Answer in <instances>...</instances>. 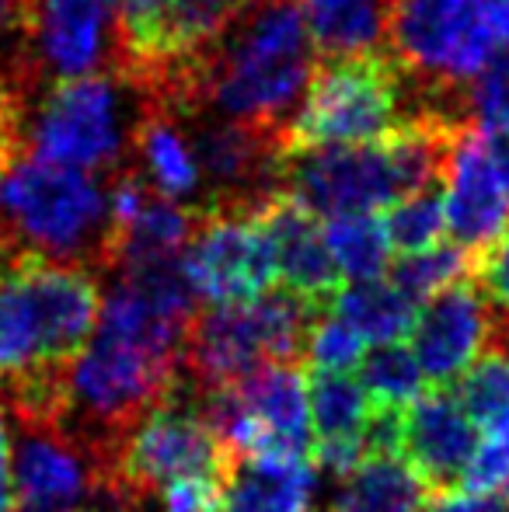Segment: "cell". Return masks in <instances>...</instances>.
I'll list each match as a JSON object with an SVG mask.
<instances>
[{"mask_svg":"<svg viewBox=\"0 0 509 512\" xmlns=\"http://www.w3.org/2000/svg\"><path fill=\"white\" fill-rule=\"evenodd\" d=\"M471 122L482 133L509 140V49L503 56H492L489 67L471 81Z\"/></svg>","mask_w":509,"mask_h":512,"instance_id":"cell-28","label":"cell"},{"mask_svg":"<svg viewBox=\"0 0 509 512\" xmlns=\"http://www.w3.org/2000/svg\"><path fill=\"white\" fill-rule=\"evenodd\" d=\"M492 342L499 345V352H506L509 356V317L506 321H499V317L492 321Z\"/></svg>","mask_w":509,"mask_h":512,"instance_id":"cell-36","label":"cell"},{"mask_svg":"<svg viewBox=\"0 0 509 512\" xmlns=\"http://www.w3.org/2000/svg\"><path fill=\"white\" fill-rule=\"evenodd\" d=\"M475 425L457 394L436 387L401 411V457L433 492H454L475 453Z\"/></svg>","mask_w":509,"mask_h":512,"instance_id":"cell-15","label":"cell"},{"mask_svg":"<svg viewBox=\"0 0 509 512\" xmlns=\"http://www.w3.org/2000/svg\"><path fill=\"white\" fill-rule=\"evenodd\" d=\"M314 460H265L224 446L217 512H311Z\"/></svg>","mask_w":509,"mask_h":512,"instance_id":"cell-16","label":"cell"},{"mask_svg":"<svg viewBox=\"0 0 509 512\" xmlns=\"http://www.w3.org/2000/svg\"><path fill=\"white\" fill-rule=\"evenodd\" d=\"M297 7L325 56L370 53L387 32V0H297Z\"/></svg>","mask_w":509,"mask_h":512,"instance_id":"cell-19","label":"cell"},{"mask_svg":"<svg viewBox=\"0 0 509 512\" xmlns=\"http://www.w3.org/2000/svg\"><path fill=\"white\" fill-rule=\"evenodd\" d=\"M116 11L119 0H32L28 11L32 63L56 74V81L98 74Z\"/></svg>","mask_w":509,"mask_h":512,"instance_id":"cell-14","label":"cell"},{"mask_svg":"<svg viewBox=\"0 0 509 512\" xmlns=\"http://www.w3.org/2000/svg\"><path fill=\"white\" fill-rule=\"evenodd\" d=\"M182 269L203 304L252 300L276 279L269 241L252 216L206 206H199V227L182 255Z\"/></svg>","mask_w":509,"mask_h":512,"instance_id":"cell-10","label":"cell"},{"mask_svg":"<svg viewBox=\"0 0 509 512\" xmlns=\"http://www.w3.org/2000/svg\"><path fill=\"white\" fill-rule=\"evenodd\" d=\"M426 512H509V502L503 495H475V492H440L433 506H426Z\"/></svg>","mask_w":509,"mask_h":512,"instance_id":"cell-32","label":"cell"},{"mask_svg":"<svg viewBox=\"0 0 509 512\" xmlns=\"http://www.w3.org/2000/svg\"><path fill=\"white\" fill-rule=\"evenodd\" d=\"M252 220L269 241L272 269L286 290L311 300L321 310H332L342 290V272L325 244V227L318 213L279 189L252 209Z\"/></svg>","mask_w":509,"mask_h":512,"instance_id":"cell-12","label":"cell"},{"mask_svg":"<svg viewBox=\"0 0 509 512\" xmlns=\"http://www.w3.org/2000/svg\"><path fill=\"white\" fill-rule=\"evenodd\" d=\"M325 244L339 265L342 279H353V283L381 279L387 262H391V241H387L384 220L377 213L328 216Z\"/></svg>","mask_w":509,"mask_h":512,"instance_id":"cell-22","label":"cell"},{"mask_svg":"<svg viewBox=\"0 0 509 512\" xmlns=\"http://www.w3.org/2000/svg\"><path fill=\"white\" fill-rule=\"evenodd\" d=\"M4 209L18 248L88 265L102 279L109 251V196L88 171L21 154L7 168Z\"/></svg>","mask_w":509,"mask_h":512,"instance_id":"cell-4","label":"cell"},{"mask_svg":"<svg viewBox=\"0 0 509 512\" xmlns=\"http://www.w3.org/2000/svg\"><path fill=\"white\" fill-rule=\"evenodd\" d=\"M367 342L349 328L342 317H335L332 310L314 321L311 335H307V349H304V363H311V370H339L349 373L360 366Z\"/></svg>","mask_w":509,"mask_h":512,"instance_id":"cell-27","label":"cell"},{"mask_svg":"<svg viewBox=\"0 0 509 512\" xmlns=\"http://www.w3.org/2000/svg\"><path fill=\"white\" fill-rule=\"evenodd\" d=\"M492 310L485 297L461 283L447 286L419 307L412 324V356L419 359L422 377L436 387L457 380L492 342Z\"/></svg>","mask_w":509,"mask_h":512,"instance_id":"cell-13","label":"cell"},{"mask_svg":"<svg viewBox=\"0 0 509 512\" xmlns=\"http://www.w3.org/2000/svg\"><path fill=\"white\" fill-rule=\"evenodd\" d=\"M391 269V283L398 286L401 293L422 304V300L436 297L447 286L461 283V279L471 276V251L461 248V244H433L426 251H412V255H401Z\"/></svg>","mask_w":509,"mask_h":512,"instance_id":"cell-24","label":"cell"},{"mask_svg":"<svg viewBox=\"0 0 509 512\" xmlns=\"http://www.w3.org/2000/svg\"><path fill=\"white\" fill-rule=\"evenodd\" d=\"M321 314L286 286L252 300L199 304L182 345V384L210 391L238 384L262 363H304L307 335Z\"/></svg>","mask_w":509,"mask_h":512,"instance_id":"cell-3","label":"cell"},{"mask_svg":"<svg viewBox=\"0 0 509 512\" xmlns=\"http://www.w3.org/2000/svg\"><path fill=\"white\" fill-rule=\"evenodd\" d=\"M461 492L475 495H503L509 492V432L485 436L475 446L468 467L461 474Z\"/></svg>","mask_w":509,"mask_h":512,"instance_id":"cell-29","label":"cell"},{"mask_svg":"<svg viewBox=\"0 0 509 512\" xmlns=\"http://www.w3.org/2000/svg\"><path fill=\"white\" fill-rule=\"evenodd\" d=\"M443 213L454 241L471 255L489 248L509 223L503 147L475 122H464L450 143L447 168H443Z\"/></svg>","mask_w":509,"mask_h":512,"instance_id":"cell-11","label":"cell"},{"mask_svg":"<svg viewBox=\"0 0 509 512\" xmlns=\"http://www.w3.org/2000/svg\"><path fill=\"white\" fill-rule=\"evenodd\" d=\"M307 401H311L314 443L367 446V422L374 415V401L360 384V377L339 370H311L307 373Z\"/></svg>","mask_w":509,"mask_h":512,"instance_id":"cell-20","label":"cell"},{"mask_svg":"<svg viewBox=\"0 0 509 512\" xmlns=\"http://www.w3.org/2000/svg\"><path fill=\"white\" fill-rule=\"evenodd\" d=\"M67 512H95V509H67Z\"/></svg>","mask_w":509,"mask_h":512,"instance_id":"cell-39","label":"cell"},{"mask_svg":"<svg viewBox=\"0 0 509 512\" xmlns=\"http://www.w3.org/2000/svg\"><path fill=\"white\" fill-rule=\"evenodd\" d=\"M401 67L394 56L370 49L353 56H328L307 81L300 112L283 133L286 150L349 147L384 136L398 126Z\"/></svg>","mask_w":509,"mask_h":512,"instance_id":"cell-5","label":"cell"},{"mask_svg":"<svg viewBox=\"0 0 509 512\" xmlns=\"http://www.w3.org/2000/svg\"><path fill=\"white\" fill-rule=\"evenodd\" d=\"M398 67L443 91L471 84L496 56L475 0H387V32Z\"/></svg>","mask_w":509,"mask_h":512,"instance_id":"cell-7","label":"cell"},{"mask_svg":"<svg viewBox=\"0 0 509 512\" xmlns=\"http://www.w3.org/2000/svg\"><path fill=\"white\" fill-rule=\"evenodd\" d=\"M14 512H67L102 492V467L63 422L11 418Z\"/></svg>","mask_w":509,"mask_h":512,"instance_id":"cell-9","label":"cell"},{"mask_svg":"<svg viewBox=\"0 0 509 512\" xmlns=\"http://www.w3.org/2000/svg\"><path fill=\"white\" fill-rule=\"evenodd\" d=\"M25 154L77 171L112 168L123 154V122L109 77L56 81L25 129Z\"/></svg>","mask_w":509,"mask_h":512,"instance_id":"cell-8","label":"cell"},{"mask_svg":"<svg viewBox=\"0 0 509 512\" xmlns=\"http://www.w3.org/2000/svg\"><path fill=\"white\" fill-rule=\"evenodd\" d=\"M499 147H503V164H506V185H509V140H499Z\"/></svg>","mask_w":509,"mask_h":512,"instance_id":"cell-37","label":"cell"},{"mask_svg":"<svg viewBox=\"0 0 509 512\" xmlns=\"http://www.w3.org/2000/svg\"><path fill=\"white\" fill-rule=\"evenodd\" d=\"M332 314L342 317L367 345L401 342L412 331L419 304L408 293H401L391 279H367L339 290Z\"/></svg>","mask_w":509,"mask_h":512,"instance_id":"cell-21","label":"cell"},{"mask_svg":"<svg viewBox=\"0 0 509 512\" xmlns=\"http://www.w3.org/2000/svg\"><path fill=\"white\" fill-rule=\"evenodd\" d=\"M161 512H217V481L189 478L175 481L161 492Z\"/></svg>","mask_w":509,"mask_h":512,"instance_id":"cell-31","label":"cell"},{"mask_svg":"<svg viewBox=\"0 0 509 512\" xmlns=\"http://www.w3.org/2000/svg\"><path fill=\"white\" fill-rule=\"evenodd\" d=\"M18 150L4 147L0 143V258L11 255V251H18V241H14V230H11V220H7V209H4V175L7 168H11L14 161H18Z\"/></svg>","mask_w":509,"mask_h":512,"instance_id":"cell-34","label":"cell"},{"mask_svg":"<svg viewBox=\"0 0 509 512\" xmlns=\"http://www.w3.org/2000/svg\"><path fill=\"white\" fill-rule=\"evenodd\" d=\"M227 4H238V7H248L252 0H227Z\"/></svg>","mask_w":509,"mask_h":512,"instance_id":"cell-38","label":"cell"},{"mask_svg":"<svg viewBox=\"0 0 509 512\" xmlns=\"http://www.w3.org/2000/svg\"><path fill=\"white\" fill-rule=\"evenodd\" d=\"M471 276L478 293L509 314V230H503L489 248L471 255Z\"/></svg>","mask_w":509,"mask_h":512,"instance_id":"cell-30","label":"cell"},{"mask_svg":"<svg viewBox=\"0 0 509 512\" xmlns=\"http://www.w3.org/2000/svg\"><path fill=\"white\" fill-rule=\"evenodd\" d=\"M102 314V279L88 265L18 248L0 258V380L67 366Z\"/></svg>","mask_w":509,"mask_h":512,"instance_id":"cell-2","label":"cell"},{"mask_svg":"<svg viewBox=\"0 0 509 512\" xmlns=\"http://www.w3.org/2000/svg\"><path fill=\"white\" fill-rule=\"evenodd\" d=\"M0 512H14V481H11V436H7L4 408H0Z\"/></svg>","mask_w":509,"mask_h":512,"instance_id":"cell-35","label":"cell"},{"mask_svg":"<svg viewBox=\"0 0 509 512\" xmlns=\"http://www.w3.org/2000/svg\"><path fill=\"white\" fill-rule=\"evenodd\" d=\"M387 241L391 248H398L401 255H412V251H426L433 244H440V234L447 230V213H443V192L419 189L412 196H401L398 203L387 206L381 216Z\"/></svg>","mask_w":509,"mask_h":512,"instance_id":"cell-26","label":"cell"},{"mask_svg":"<svg viewBox=\"0 0 509 512\" xmlns=\"http://www.w3.org/2000/svg\"><path fill=\"white\" fill-rule=\"evenodd\" d=\"M360 384L367 387L374 405H391L405 408L408 401H415L422 394V366L412 356V349L398 342L377 345V349L363 352L360 359Z\"/></svg>","mask_w":509,"mask_h":512,"instance_id":"cell-25","label":"cell"},{"mask_svg":"<svg viewBox=\"0 0 509 512\" xmlns=\"http://www.w3.org/2000/svg\"><path fill=\"white\" fill-rule=\"evenodd\" d=\"M457 401L475 429L485 436L509 432V356L506 352H489L478 356L457 384Z\"/></svg>","mask_w":509,"mask_h":512,"instance_id":"cell-23","label":"cell"},{"mask_svg":"<svg viewBox=\"0 0 509 512\" xmlns=\"http://www.w3.org/2000/svg\"><path fill=\"white\" fill-rule=\"evenodd\" d=\"M311 74L314 42L297 0H252L203 60L189 108L210 102L231 122L286 133L279 119L307 91Z\"/></svg>","mask_w":509,"mask_h":512,"instance_id":"cell-1","label":"cell"},{"mask_svg":"<svg viewBox=\"0 0 509 512\" xmlns=\"http://www.w3.org/2000/svg\"><path fill=\"white\" fill-rule=\"evenodd\" d=\"M339 481L332 512H426L433 492L401 453L370 450Z\"/></svg>","mask_w":509,"mask_h":512,"instance_id":"cell-17","label":"cell"},{"mask_svg":"<svg viewBox=\"0 0 509 512\" xmlns=\"http://www.w3.org/2000/svg\"><path fill=\"white\" fill-rule=\"evenodd\" d=\"M136 154H140V175L161 196H192L203 182L199 161L192 157L189 140L171 122V108L147 105L140 126H136Z\"/></svg>","mask_w":509,"mask_h":512,"instance_id":"cell-18","label":"cell"},{"mask_svg":"<svg viewBox=\"0 0 509 512\" xmlns=\"http://www.w3.org/2000/svg\"><path fill=\"white\" fill-rule=\"evenodd\" d=\"M224 443L213 436L189 391H178L164 408L150 411L119 446L109 485L98 499L150 502L175 481L210 478L217 481Z\"/></svg>","mask_w":509,"mask_h":512,"instance_id":"cell-6","label":"cell"},{"mask_svg":"<svg viewBox=\"0 0 509 512\" xmlns=\"http://www.w3.org/2000/svg\"><path fill=\"white\" fill-rule=\"evenodd\" d=\"M478 14H482L485 28L496 39V46L509 49V0H475Z\"/></svg>","mask_w":509,"mask_h":512,"instance_id":"cell-33","label":"cell"}]
</instances>
